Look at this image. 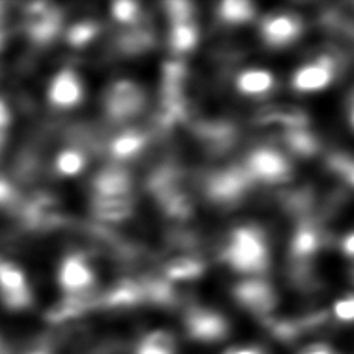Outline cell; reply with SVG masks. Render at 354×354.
<instances>
[{"label": "cell", "mask_w": 354, "mask_h": 354, "mask_svg": "<svg viewBox=\"0 0 354 354\" xmlns=\"http://www.w3.org/2000/svg\"><path fill=\"white\" fill-rule=\"evenodd\" d=\"M224 261L245 275H260L269 269V248L263 232L254 225H241L227 238Z\"/></svg>", "instance_id": "1"}, {"label": "cell", "mask_w": 354, "mask_h": 354, "mask_svg": "<svg viewBox=\"0 0 354 354\" xmlns=\"http://www.w3.org/2000/svg\"><path fill=\"white\" fill-rule=\"evenodd\" d=\"M147 103V92L140 84L131 80H118L107 87L103 106L112 122L122 123L142 113Z\"/></svg>", "instance_id": "2"}, {"label": "cell", "mask_w": 354, "mask_h": 354, "mask_svg": "<svg viewBox=\"0 0 354 354\" xmlns=\"http://www.w3.org/2000/svg\"><path fill=\"white\" fill-rule=\"evenodd\" d=\"M252 180H260L264 183H281L286 182L292 174V167L288 157L280 151L269 147H261L252 151L244 163Z\"/></svg>", "instance_id": "3"}, {"label": "cell", "mask_w": 354, "mask_h": 354, "mask_svg": "<svg viewBox=\"0 0 354 354\" xmlns=\"http://www.w3.org/2000/svg\"><path fill=\"white\" fill-rule=\"evenodd\" d=\"M250 176L244 167H230L214 171L207 177L205 193L208 198L218 204H235L250 187Z\"/></svg>", "instance_id": "4"}, {"label": "cell", "mask_w": 354, "mask_h": 354, "mask_svg": "<svg viewBox=\"0 0 354 354\" xmlns=\"http://www.w3.org/2000/svg\"><path fill=\"white\" fill-rule=\"evenodd\" d=\"M185 328L189 337L201 342H218L229 334V322L223 314L208 308H192L185 315Z\"/></svg>", "instance_id": "5"}, {"label": "cell", "mask_w": 354, "mask_h": 354, "mask_svg": "<svg viewBox=\"0 0 354 354\" xmlns=\"http://www.w3.org/2000/svg\"><path fill=\"white\" fill-rule=\"evenodd\" d=\"M236 301L249 313L257 315H268L277 305V294L269 283L260 278H252L238 283L233 289Z\"/></svg>", "instance_id": "6"}, {"label": "cell", "mask_w": 354, "mask_h": 354, "mask_svg": "<svg viewBox=\"0 0 354 354\" xmlns=\"http://www.w3.org/2000/svg\"><path fill=\"white\" fill-rule=\"evenodd\" d=\"M336 61L330 58V56H322L319 59L301 66L294 73L292 87L297 92L303 93L324 91L336 78Z\"/></svg>", "instance_id": "7"}, {"label": "cell", "mask_w": 354, "mask_h": 354, "mask_svg": "<svg viewBox=\"0 0 354 354\" xmlns=\"http://www.w3.org/2000/svg\"><path fill=\"white\" fill-rule=\"evenodd\" d=\"M303 31V24L299 16L290 12L270 15L261 24L263 41L272 48H283L299 39Z\"/></svg>", "instance_id": "8"}, {"label": "cell", "mask_w": 354, "mask_h": 354, "mask_svg": "<svg viewBox=\"0 0 354 354\" xmlns=\"http://www.w3.org/2000/svg\"><path fill=\"white\" fill-rule=\"evenodd\" d=\"M84 98V88L78 75L71 68H64L52 80L48 87V100L55 107L71 109L78 106Z\"/></svg>", "instance_id": "9"}, {"label": "cell", "mask_w": 354, "mask_h": 354, "mask_svg": "<svg viewBox=\"0 0 354 354\" xmlns=\"http://www.w3.org/2000/svg\"><path fill=\"white\" fill-rule=\"evenodd\" d=\"M58 280L61 288L67 294H73L92 289L95 283V274L83 255L73 254L62 261Z\"/></svg>", "instance_id": "10"}, {"label": "cell", "mask_w": 354, "mask_h": 354, "mask_svg": "<svg viewBox=\"0 0 354 354\" xmlns=\"http://www.w3.org/2000/svg\"><path fill=\"white\" fill-rule=\"evenodd\" d=\"M92 188L100 198H128L132 196V177L123 168L107 167L93 177Z\"/></svg>", "instance_id": "11"}, {"label": "cell", "mask_w": 354, "mask_h": 354, "mask_svg": "<svg viewBox=\"0 0 354 354\" xmlns=\"http://www.w3.org/2000/svg\"><path fill=\"white\" fill-rule=\"evenodd\" d=\"M91 208L93 216L101 223H120V221L128 219L134 212V199H132V196H128V198L93 196Z\"/></svg>", "instance_id": "12"}, {"label": "cell", "mask_w": 354, "mask_h": 354, "mask_svg": "<svg viewBox=\"0 0 354 354\" xmlns=\"http://www.w3.org/2000/svg\"><path fill=\"white\" fill-rule=\"evenodd\" d=\"M235 87L245 97H266L274 91L275 78L266 68H245V71L238 73Z\"/></svg>", "instance_id": "13"}, {"label": "cell", "mask_w": 354, "mask_h": 354, "mask_svg": "<svg viewBox=\"0 0 354 354\" xmlns=\"http://www.w3.org/2000/svg\"><path fill=\"white\" fill-rule=\"evenodd\" d=\"M147 145V136L137 129L123 131L112 138L109 145V153L118 162L129 160L136 157Z\"/></svg>", "instance_id": "14"}, {"label": "cell", "mask_w": 354, "mask_h": 354, "mask_svg": "<svg viewBox=\"0 0 354 354\" xmlns=\"http://www.w3.org/2000/svg\"><path fill=\"white\" fill-rule=\"evenodd\" d=\"M145 299L143 286L136 281H123L103 295L100 301L107 306H131Z\"/></svg>", "instance_id": "15"}, {"label": "cell", "mask_w": 354, "mask_h": 354, "mask_svg": "<svg viewBox=\"0 0 354 354\" xmlns=\"http://www.w3.org/2000/svg\"><path fill=\"white\" fill-rule=\"evenodd\" d=\"M199 39V30L192 21L173 22L169 30V47L176 53H185L193 50Z\"/></svg>", "instance_id": "16"}, {"label": "cell", "mask_w": 354, "mask_h": 354, "mask_svg": "<svg viewBox=\"0 0 354 354\" xmlns=\"http://www.w3.org/2000/svg\"><path fill=\"white\" fill-rule=\"evenodd\" d=\"M320 248L319 232L313 224H303L292 239V255L297 263L308 261Z\"/></svg>", "instance_id": "17"}, {"label": "cell", "mask_w": 354, "mask_h": 354, "mask_svg": "<svg viewBox=\"0 0 354 354\" xmlns=\"http://www.w3.org/2000/svg\"><path fill=\"white\" fill-rule=\"evenodd\" d=\"M255 6L244 0H225L219 5L218 16L227 25H243L255 17Z\"/></svg>", "instance_id": "18"}, {"label": "cell", "mask_w": 354, "mask_h": 354, "mask_svg": "<svg viewBox=\"0 0 354 354\" xmlns=\"http://www.w3.org/2000/svg\"><path fill=\"white\" fill-rule=\"evenodd\" d=\"M87 163V154L84 149L71 147L67 149H62L55 160V169L59 176L64 177H73L78 176L86 168Z\"/></svg>", "instance_id": "19"}, {"label": "cell", "mask_w": 354, "mask_h": 354, "mask_svg": "<svg viewBox=\"0 0 354 354\" xmlns=\"http://www.w3.org/2000/svg\"><path fill=\"white\" fill-rule=\"evenodd\" d=\"M136 354H176V339L168 331H153L138 342Z\"/></svg>", "instance_id": "20"}, {"label": "cell", "mask_w": 354, "mask_h": 354, "mask_svg": "<svg viewBox=\"0 0 354 354\" xmlns=\"http://www.w3.org/2000/svg\"><path fill=\"white\" fill-rule=\"evenodd\" d=\"M204 272V264L196 258L182 257L171 260L163 269V275L167 280L182 281V280H193V278L202 275Z\"/></svg>", "instance_id": "21"}, {"label": "cell", "mask_w": 354, "mask_h": 354, "mask_svg": "<svg viewBox=\"0 0 354 354\" xmlns=\"http://www.w3.org/2000/svg\"><path fill=\"white\" fill-rule=\"evenodd\" d=\"M100 33V25L93 21H83L72 25L66 33V41L72 47H84L86 44L93 41Z\"/></svg>", "instance_id": "22"}, {"label": "cell", "mask_w": 354, "mask_h": 354, "mask_svg": "<svg viewBox=\"0 0 354 354\" xmlns=\"http://www.w3.org/2000/svg\"><path fill=\"white\" fill-rule=\"evenodd\" d=\"M286 142L290 149H294L295 153H299L301 156L313 154L315 148H317L314 137L309 134V132L303 131L300 128L289 131V134L286 136Z\"/></svg>", "instance_id": "23"}, {"label": "cell", "mask_w": 354, "mask_h": 354, "mask_svg": "<svg viewBox=\"0 0 354 354\" xmlns=\"http://www.w3.org/2000/svg\"><path fill=\"white\" fill-rule=\"evenodd\" d=\"M112 17L115 19L118 24L123 25H136L140 19V6L136 2H129V0H122V2H115L111 8Z\"/></svg>", "instance_id": "24"}, {"label": "cell", "mask_w": 354, "mask_h": 354, "mask_svg": "<svg viewBox=\"0 0 354 354\" xmlns=\"http://www.w3.org/2000/svg\"><path fill=\"white\" fill-rule=\"evenodd\" d=\"M0 300L10 309H25L31 305L33 295H31L30 288H25L21 290H12V292H0Z\"/></svg>", "instance_id": "25"}, {"label": "cell", "mask_w": 354, "mask_h": 354, "mask_svg": "<svg viewBox=\"0 0 354 354\" xmlns=\"http://www.w3.org/2000/svg\"><path fill=\"white\" fill-rule=\"evenodd\" d=\"M165 8L171 24L182 22V21H192L193 19V5L188 2H169V3H165Z\"/></svg>", "instance_id": "26"}, {"label": "cell", "mask_w": 354, "mask_h": 354, "mask_svg": "<svg viewBox=\"0 0 354 354\" xmlns=\"http://www.w3.org/2000/svg\"><path fill=\"white\" fill-rule=\"evenodd\" d=\"M333 313L340 322H354V295L344 297L334 303Z\"/></svg>", "instance_id": "27"}, {"label": "cell", "mask_w": 354, "mask_h": 354, "mask_svg": "<svg viewBox=\"0 0 354 354\" xmlns=\"http://www.w3.org/2000/svg\"><path fill=\"white\" fill-rule=\"evenodd\" d=\"M331 163L333 167L345 177L346 182L354 187V160L345 156H336L331 160Z\"/></svg>", "instance_id": "28"}, {"label": "cell", "mask_w": 354, "mask_h": 354, "mask_svg": "<svg viewBox=\"0 0 354 354\" xmlns=\"http://www.w3.org/2000/svg\"><path fill=\"white\" fill-rule=\"evenodd\" d=\"M17 198L19 194L16 192L15 185L6 179H3V177H0V205L10 207L15 204Z\"/></svg>", "instance_id": "29"}, {"label": "cell", "mask_w": 354, "mask_h": 354, "mask_svg": "<svg viewBox=\"0 0 354 354\" xmlns=\"http://www.w3.org/2000/svg\"><path fill=\"white\" fill-rule=\"evenodd\" d=\"M342 250L346 257L354 258V232L346 235L342 241Z\"/></svg>", "instance_id": "30"}, {"label": "cell", "mask_w": 354, "mask_h": 354, "mask_svg": "<svg viewBox=\"0 0 354 354\" xmlns=\"http://www.w3.org/2000/svg\"><path fill=\"white\" fill-rule=\"evenodd\" d=\"M10 122H11V115H10L8 107H6L3 101L0 100V129L6 128V126L10 124Z\"/></svg>", "instance_id": "31"}, {"label": "cell", "mask_w": 354, "mask_h": 354, "mask_svg": "<svg viewBox=\"0 0 354 354\" xmlns=\"http://www.w3.org/2000/svg\"><path fill=\"white\" fill-rule=\"evenodd\" d=\"M224 354H264V351L257 346H239V348H232Z\"/></svg>", "instance_id": "32"}, {"label": "cell", "mask_w": 354, "mask_h": 354, "mask_svg": "<svg viewBox=\"0 0 354 354\" xmlns=\"http://www.w3.org/2000/svg\"><path fill=\"white\" fill-rule=\"evenodd\" d=\"M6 39H8V33H6V31H5L3 25L0 24V52H2V50H3L5 44H6Z\"/></svg>", "instance_id": "33"}, {"label": "cell", "mask_w": 354, "mask_h": 354, "mask_svg": "<svg viewBox=\"0 0 354 354\" xmlns=\"http://www.w3.org/2000/svg\"><path fill=\"white\" fill-rule=\"evenodd\" d=\"M350 123H351L353 129H354V95H353V98L350 101Z\"/></svg>", "instance_id": "34"}, {"label": "cell", "mask_w": 354, "mask_h": 354, "mask_svg": "<svg viewBox=\"0 0 354 354\" xmlns=\"http://www.w3.org/2000/svg\"><path fill=\"white\" fill-rule=\"evenodd\" d=\"M36 354H41V353H36Z\"/></svg>", "instance_id": "35"}]
</instances>
